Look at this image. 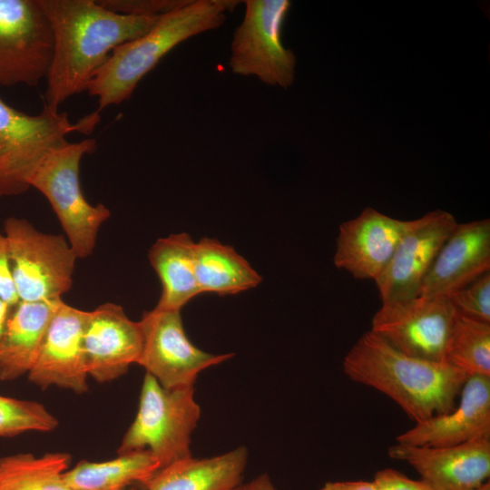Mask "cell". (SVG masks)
I'll list each match as a JSON object with an SVG mask.
<instances>
[{
  "mask_svg": "<svg viewBox=\"0 0 490 490\" xmlns=\"http://www.w3.org/2000/svg\"><path fill=\"white\" fill-rule=\"evenodd\" d=\"M57 426V418L43 404L0 395V436L29 431L50 432Z\"/></svg>",
  "mask_w": 490,
  "mask_h": 490,
  "instance_id": "26",
  "label": "cell"
},
{
  "mask_svg": "<svg viewBox=\"0 0 490 490\" xmlns=\"http://www.w3.org/2000/svg\"><path fill=\"white\" fill-rule=\"evenodd\" d=\"M194 245L185 232L159 238L152 245L148 260L162 284L156 308L181 310L201 294L194 270Z\"/></svg>",
  "mask_w": 490,
  "mask_h": 490,
  "instance_id": "21",
  "label": "cell"
},
{
  "mask_svg": "<svg viewBox=\"0 0 490 490\" xmlns=\"http://www.w3.org/2000/svg\"><path fill=\"white\" fill-rule=\"evenodd\" d=\"M53 53L51 23L39 0H0V85L38 84Z\"/></svg>",
  "mask_w": 490,
  "mask_h": 490,
  "instance_id": "9",
  "label": "cell"
},
{
  "mask_svg": "<svg viewBox=\"0 0 490 490\" xmlns=\"http://www.w3.org/2000/svg\"><path fill=\"white\" fill-rule=\"evenodd\" d=\"M194 270L201 293L233 295L256 288L262 280L232 246L207 237L195 242Z\"/></svg>",
  "mask_w": 490,
  "mask_h": 490,
  "instance_id": "22",
  "label": "cell"
},
{
  "mask_svg": "<svg viewBox=\"0 0 490 490\" xmlns=\"http://www.w3.org/2000/svg\"><path fill=\"white\" fill-rule=\"evenodd\" d=\"M230 490H275L268 475L263 474L245 485L239 484Z\"/></svg>",
  "mask_w": 490,
  "mask_h": 490,
  "instance_id": "32",
  "label": "cell"
},
{
  "mask_svg": "<svg viewBox=\"0 0 490 490\" xmlns=\"http://www.w3.org/2000/svg\"><path fill=\"white\" fill-rule=\"evenodd\" d=\"M475 490H490V483H489V481L484 483L480 487H478Z\"/></svg>",
  "mask_w": 490,
  "mask_h": 490,
  "instance_id": "34",
  "label": "cell"
},
{
  "mask_svg": "<svg viewBox=\"0 0 490 490\" xmlns=\"http://www.w3.org/2000/svg\"><path fill=\"white\" fill-rule=\"evenodd\" d=\"M343 371L390 397L416 423L452 411L468 377L447 363L408 356L371 330L348 350Z\"/></svg>",
  "mask_w": 490,
  "mask_h": 490,
  "instance_id": "2",
  "label": "cell"
},
{
  "mask_svg": "<svg viewBox=\"0 0 490 490\" xmlns=\"http://www.w3.org/2000/svg\"><path fill=\"white\" fill-rule=\"evenodd\" d=\"M95 150L94 139L67 142L46 155L29 181L51 204L78 259L92 255L100 228L111 216L103 204L89 203L81 189V160Z\"/></svg>",
  "mask_w": 490,
  "mask_h": 490,
  "instance_id": "5",
  "label": "cell"
},
{
  "mask_svg": "<svg viewBox=\"0 0 490 490\" xmlns=\"http://www.w3.org/2000/svg\"><path fill=\"white\" fill-rule=\"evenodd\" d=\"M240 1L187 0L161 16L143 35L117 46L96 73L87 88L97 97L99 112L117 105L133 93L139 82L178 44L219 28L227 13Z\"/></svg>",
  "mask_w": 490,
  "mask_h": 490,
  "instance_id": "3",
  "label": "cell"
},
{
  "mask_svg": "<svg viewBox=\"0 0 490 490\" xmlns=\"http://www.w3.org/2000/svg\"><path fill=\"white\" fill-rule=\"evenodd\" d=\"M241 23L230 43L229 66L234 74L257 77L263 83L289 87L295 78L296 56L281 40L290 8L288 0H246Z\"/></svg>",
  "mask_w": 490,
  "mask_h": 490,
  "instance_id": "8",
  "label": "cell"
},
{
  "mask_svg": "<svg viewBox=\"0 0 490 490\" xmlns=\"http://www.w3.org/2000/svg\"><path fill=\"white\" fill-rule=\"evenodd\" d=\"M158 460L149 450L118 455L103 462L82 460L64 475L71 490H128L145 487L160 470Z\"/></svg>",
  "mask_w": 490,
  "mask_h": 490,
  "instance_id": "23",
  "label": "cell"
},
{
  "mask_svg": "<svg viewBox=\"0 0 490 490\" xmlns=\"http://www.w3.org/2000/svg\"><path fill=\"white\" fill-rule=\"evenodd\" d=\"M140 323L143 340L137 364L165 388L193 387L200 372L232 357L194 346L185 333L181 310L155 307L143 312Z\"/></svg>",
  "mask_w": 490,
  "mask_h": 490,
  "instance_id": "11",
  "label": "cell"
},
{
  "mask_svg": "<svg viewBox=\"0 0 490 490\" xmlns=\"http://www.w3.org/2000/svg\"><path fill=\"white\" fill-rule=\"evenodd\" d=\"M4 234L19 300H61L72 288L78 260L66 238L42 232L27 220L15 217L5 220Z\"/></svg>",
  "mask_w": 490,
  "mask_h": 490,
  "instance_id": "7",
  "label": "cell"
},
{
  "mask_svg": "<svg viewBox=\"0 0 490 490\" xmlns=\"http://www.w3.org/2000/svg\"><path fill=\"white\" fill-rule=\"evenodd\" d=\"M377 490H433L424 480H413L393 468H385L375 474Z\"/></svg>",
  "mask_w": 490,
  "mask_h": 490,
  "instance_id": "29",
  "label": "cell"
},
{
  "mask_svg": "<svg viewBox=\"0 0 490 490\" xmlns=\"http://www.w3.org/2000/svg\"><path fill=\"white\" fill-rule=\"evenodd\" d=\"M105 9L126 15L159 16L182 5L187 0H96Z\"/></svg>",
  "mask_w": 490,
  "mask_h": 490,
  "instance_id": "28",
  "label": "cell"
},
{
  "mask_svg": "<svg viewBox=\"0 0 490 490\" xmlns=\"http://www.w3.org/2000/svg\"><path fill=\"white\" fill-rule=\"evenodd\" d=\"M490 440V377L469 376L457 407L416 425L397 436V444L450 446L469 441Z\"/></svg>",
  "mask_w": 490,
  "mask_h": 490,
  "instance_id": "17",
  "label": "cell"
},
{
  "mask_svg": "<svg viewBox=\"0 0 490 490\" xmlns=\"http://www.w3.org/2000/svg\"><path fill=\"white\" fill-rule=\"evenodd\" d=\"M89 311L61 300L46 329L28 379L43 389L55 386L77 394L88 390L83 332Z\"/></svg>",
  "mask_w": 490,
  "mask_h": 490,
  "instance_id": "13",
  "label": "cell"
},
{
  "mask_svg": "<svg viewBox=\"0 0 490 490\" xmlns=\"http://www.w3.org/2000/svg\"><path fill=\"white\" fill-rule=\"evenodd\" d=\"M446 363L468 377H490V324L457 314L446 348Z\"/></svg>",
  "mask_w": 490,
  "mask_h": 490,
  "instance_id": "25",
  "label": "cell"
},
{
  "mask_svg": "<svg viewBox=\"0 0 490 490\" xmlns=\"http://www.w3.org/2000/svg\"><path fill=\"white\" fill-rule=\"evenodd\" d=\"M388 455L407 462L433 490H475L490 475L489 439L438 447L397 444Z\"/></svg>",
  "mask_w": 490,
  "mask_h": 490,
  "instance_id": "16",
  "label": "cell"
},
{
  "mask_svg": "<svg viewBox=\"0 0 490 490\" xmlns=\"http://www.w3.org/2000/svg\"><path fill=\"white\" fill-rule=\"evenodd\" d=\"M200 416L194 387L165 388L146 373L137 414L117 454L149 450L161 468L191 457V435Z\"/></svg>",
  "mask_w": 490,
  "mask_h": 490,
  "instance_id": "6",
  "label": "cell"
},
{
  "mask_svg": "<svg viewBox=\"0 0 490 490\" xmlns=\"http://www.w3.org/2000/svg\"><path fill=\"white\" fill-rule=\"evenodd\" d=\"M99 121L96 111L72 122L66 113L45 104L39 114L30 115L0 97V199L25 192L48 153L65 144L70 132L91 133Z\"/></svg>",
  "mask_w": 490,
  "mask_h": 490,
  "instance_id": "4",
  "label": "cell"
},
{
  "mask_svg": "<svg viewBox=\"0 0 490 490\" xmlns=\"http://www.w3.org/2000/svg\"><path fill=\"white\" fill-rule=\"evenodd\" d=\"M320 490H377L373 481H338L328 482Z\"/></svg>",
  "mask_w": 490,
  "mask_h": 490,
  "instance_id": "31",
  "label": "cell"
},
{
  "mask_svg": "<svg viewBox=\"0 0 490 490\" xmlns=\"http://www.w3.org/2000/svg\"><path fill=\"white\" fill-rule=\"evenodd\" d=\"M489 271V219L457 223L429 268L419 296L448 298Z\"/></svg>",
  "mask_w": 490,
  "mask_h": 490,
  "instance_id": "18",
  "label": "cell"
},
{
  "mask_svg": "<svg viewBox=\"0 0 490 490\" xmlns=\"http://www.w3.org/2000/svg\"><path fill=\"white\" fill-rule=\"evenodd\" d=\"M142 340L140 321L132 320L122 306L106 302L90 310L83 332L88 376L99 383L122 377L138 363Z\"/></svg>",
  "mask_w": 490,
  "mask_h": 490,
  "instance_id": "15",
  "label": "cell"
},
{
  "mask_svg": "<svg viewBox=\"0 0 490 490\" xmlns=\"http://www.w3.org/2000/svg\"><path fill=\"white\" fill-rule=\"evenodd\" d=\"M11 306L0 299V344L4 335Z\"/></svg>",
  "mask_w": 490,
  "mask_h": 490,
  "instance_id": "33",
  "label": "cell"
},
{
  "mask_svg": "<svg viewBox=\"0 0 490 490\" xmlns=\"http://www.w3.org/2000/svg\"><path fill=\"white\" fill-rule=\"evenodd\" d=\"M0 299L11 307L18 301V296L14 285L9 258L7 243L5 234L0 231Z\"/></svg>",
  "mask_w": 490,
  "mask_h": 490,
  "instance_id": "30",
  "label": "cell"
},
{
  "mask_svg": "<svg viewBox=\"0 0 490 490\" xmlns=\"http://www.w3.org/2000/svg\"><path fill=\"white\" fill-rule=\"evenodd\" d=\"M71 456L64 452L17 453L0 457V490H71L64 475Z\"/></svg>",
  "mask_w": 490,
  "mask_h": 490,
  "instance_id": "24",
  "label": "cell"
},
{
  "mask_svg": "<svg viewBox=\"0 0 490 490\" xmlns=\"http://www.w3.org/2000/svg\"><path fill=\"white\" fill-rule=\"evenodd\" d=\"M51 23L54 53L45 105L58 110L90 82L119 45L150 31L161 16L120 15L96 0H39Z\"/></svg>",
  "mask_w": 490,
  "mask_h": 490,
  "instance_id": "1",
  "label": "cell"
},
{
  "mask_svg": "<svg viewBox=\"0 0 490 490\" xmlns=\"http://www.w3.org/2000/svg\"><path fill=\"white\" fill-rule=\"evenodd\" d=\"M456 318L447 298L418 296L382 304L372 318L370 330L408 356L446 363Z\"/></svg>",
  "mask_w": 490,
  "mask_h": 490,
  "instance_id": "10",
  "label": "cell"
},
{
  "mask_svg": "<svg viewBox=\"0 0 490 490\" xmlns=\"http://www.w3.org/2000/svg\"><path fill=\"white\" fill-rule=\"evenodd\" d=\"M455 217L436 210L418 218L400 240L387 268L375 281L382 304L419 296L422 282L439 250L457 225Z\"/></svg>",
  "mask_w": 490,
  "mask_h": 490,
  "instance_id": "12",
  "label": "cell"
},
{
  "mask_svg": "<svg viewBox=\"0 0 490 490\" xmlns=\"http://www.w3.org/2000/svg\"><path fill=\"white\" fill-rule=\"evenodd\" d=\"M247 459L242 446L212 457L191 456L161 468L145 490H230L240 484Z\"/></svg>",
  "mask_w": 490,
  "mask_h": 490,
  "instance_id": "20",
  "label": "cell"
},
{
  "mask_svg": "<svg viewBox=\"0 0 490 490\" xmlns=\"http://www.w3.org/2000/svg\"><path fill=\"white\" fill-rule=\"evenodd\" d=\"M418 219L401 220L367 207L339 226L335 266L355 279L377 280L387 268L402 238Z\"/></svg>",
  "mask_w": 490,
  "mask_h": 490,
  "instance_id": "14",
  "label": "cell"
},
{
  "mask_svg": "<svg viewBox=\"0 0 490 490\" xmlns=\"http://www.w3.org/2000/svg\"><path fill=\"white\" fill-rule=\"evenodd\" d=\"M61 300H19L11 307L0 344L1 381H11L28 375L37 359L46 329Z\"/></svg>",
  "mask_w": 490,
  "mask_h": 490,
  "instance_id": "19",
  "label": "cell"
},
{
  "mask_svg": "<svg viewBox=\"0 0 490 490\" xmlns=\"http://www.w3.org/2000/svg\"><path fill=\"white\" fill-rule=\"evenodd\" d=\"M458 315L490 324V271L447 298Z\"/></svg>",
  "mask_w": 490,
  "mask_h": 490,
  "instance_id": "27",
  "label": "cell"
}]
</instances>
